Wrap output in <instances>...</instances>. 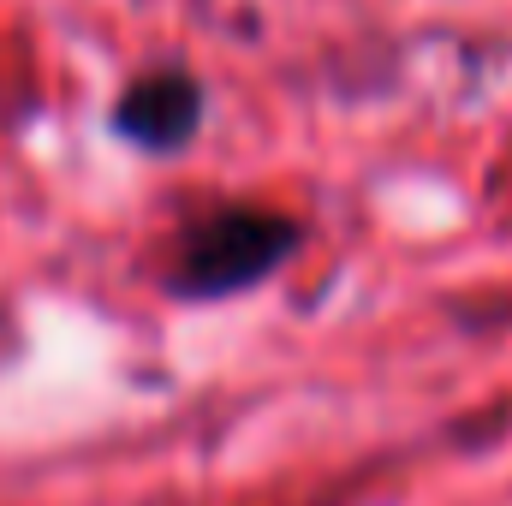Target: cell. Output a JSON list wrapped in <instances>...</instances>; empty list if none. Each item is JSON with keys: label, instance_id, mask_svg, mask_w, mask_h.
Masks as SVG:
<instances>
[{"label": "cell", "instance_id": "2", "mask_svg": "<svg viewBox=\"0 0 512 506\" xmlns=\"http://www.w3.org/2000/svg\"><path fill=\"white\" fill-rule=\"evenodd\" d=\"M203 114H209L203 78H191L185 66H155V72H137L114 96L108 131L120 143H131L137 155H179V149L197 143Z\"/></svg>", "mask_w": 512, "mask_h": 506}, {"label": "cell", "instance_id": "1", "mask_svg": "<svg viewBox=\"0 0 512 506\" xmlns=\"http://www.w3.org/2000/svg\"><path fill=\"white\" fill-rule=\"evenodd\" d=\"M304 245V227L280 209H256V203H221L209 215H197L161 268V292L179 304H221L239 298L262 280H274Z\"/></svg>", "mask_w": 512, "mask_h": 506}]
</instances>
